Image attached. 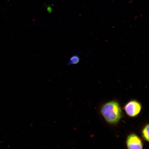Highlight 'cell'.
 Segmentation results:
<instances>
[{"instance_id":"6da1fadb","label":"cell","mask_w":149,"mask_h":149,"mask_svg":"<svg viewBox=\"0 0 149 149\" xmlns=\"http://www.w3.org/2000/svg\"><path fill=\"white\" fill-rule=\"evenodd\" d=\"M101 112L105 120L111 124L117 123L122 117V112L120 104L115 101L104 104L102 108Z\"/></svg>"},{"instance_id":"7a4b0ae2","label":"cell","mask_w":149,"mask_h":149,"mask_svg":"<svg viewBox=\"0 0 149 149\" xmlns=\"http://www.w3.org/2000/svg\"><path fill=\"white\" fill-rule=\"evenodd\" d=\"M124 109L128 116L133 117L137 116L140 113L141 105L137 100H132L126 104Z\"/></svg>"},{"instance_id":"3957f363","label":"cell","mask_w":149,"mask_h":149,"mask_svg":"<svg viewBox=\"0 0 149 149\" xmlns=\"http://www.w3.org/2000/svg\"><path fill=\"white\" fill-rule=\"evenodd\" d=\"M128 149H143V144L141 139L136 135L132 134L128 136L126 140Z\"/></svg>"},{"instance_id":"277c9868","label":"cell","mask_w":149,"mask_h":149,"mask_svg":"<svg viewBox=\"0 0 149 149\" xmlns=\"http://www.w3.org/2000/svg\"><path fill=\"white\" fill-rule=\"evenodd\" d=\"M80 61V57L79 55L74 54L71 56L67 64L68 65L78 64Z\"/></svg>"},{"instance_id":"5b68a950","label":"cell","mask_w":149,"mask_h":149,"mask_svg":"<svg viewBox=\"0 0 149 149\" xmlns=\"http://www.w3.org/2000/svg\"><path fill=\"white\" fill-rule=\"evenodd\" d=\"M142 136L145 140L149 141V125H147L143 128L142 131Z\"/></svg>"}]
</instances>
